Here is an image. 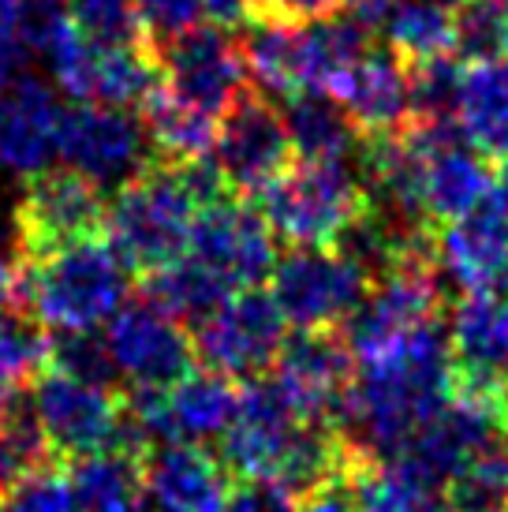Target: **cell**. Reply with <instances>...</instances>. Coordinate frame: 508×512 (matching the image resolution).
I'll return each mask as SVG.
<instances>
[{
    "instance_id": "ac0fdd59",
    "label": "cell",
    "mask_w": 508,
    "mask_h": 512,
    "mask_svg": "<svg viewBox=\"0 0 508 512\" xmlns=\"http://www.w3.org/2000/svg\"><path fill=\"white\" fill-rule=\"evenodd\" d=\"M456 385L501 393L508 378V299L501 292H464L445 322Z\"/></svg>"
},
{
    "instance_id": "ffe728a7",
    "label": "cell",
    "mask_w": 508,
    "mask_h": 512,
    "mask_svg": "<svg viewBox=\"0 0 508 512\" xmlns=\"http://www.w3.org/2000/svg\"><path fill=\"white\" fill-rule=\"evenodd\" d=\"M340 105L352 116L355 131L363 139H381L396 135L415 124L411 109V68L404 57H396L393 49H370L359 60V68L340 90Z\"/></svg>"
},
{
    "instance_id": "44dd1931",
    "label": "cell",
    "mask_w": 508,
    "mask_h": 512,
    "mask_svg": "<svg viewBox=\"0 0 508 512\" xmlns=\"http://www.w3.org/2000/svg\"><path fill=\"white\" fill-rule=\"evenodd\" d=\"M456 128L482 157H508V57L464 68Z\"/></svg>"
},
{
    "instance_id": "2e32d148",
    "label": "cell",
    "mask_w": 508,
    "mask_h": 512,
    "mask_svg": "<svg viewBox=\"0 0 508 512\" xmlns=\"http://www.w3.org/2000/svg\"><path fill=\"white\" fill-rule=\"evenodd\" d=\"M352 374L355 356L337 329H296V337H284L269 378L303 419L329 423Z\"/></svg>"
},
{
    "instance_id": "8992f818",
    "label": "cell",
    "mask_w": 508,
    "mask_h": 512,
    "mask_svg": "<svg viewBox=\"0 0 508 512\" xmlns=\"http://www.w3.org/2000/svg\"><path fill=\"white\" fill-rule=\"evenodd\" d=\"M288 322L266 288H240L191 326L195 359L232 382L258 378L273 367Z\"/></svg>"
},
{
    "instance_id": "cb8c5ba5",
    "label": "cell",
    "mask_w": 508,
    "mask_h": 512,
    "mask_svg": "<svg viewBox=\"0 0 508 512\" xmlns=\"http://www.w3.org/2000/svg\"><path fill=\"white\" fill-rule=\"evenodd\" d=\"M281 116L299 161H348L363 139L344 105L329 94H296L284 101Z\"/></svg>"
},
{
    "instance_id": "30bf717a",
    "label": "cell",
    "mask_w": 508,
    "mask_h": 512,
    "mask_svg": "<svg viewBox=\"0 0 508 512\" xmlns=\"http://www.w3.org/2000/svg\"><path fill=\"white\" fill-rule=\"evenodd\" d=\"M27 397L53 453L79 460L120 445L124 397L109 385L79 382L49 367L34 378Z\"/></svg>"
},
{
    "instance_id": "60d3db41",
    "label": "cell",
    "mask_w": 508,
    "mask_h": 512,
    "mask_svg": "<svg viewBox=\"0 0 508 512\" xmlns=\"http://www.w3.org/2000/svg\"><path fill=\"white\" fill-rule=\"evenodd\" d=\"M15 314V262H0V322Z\"/></svg>"
},
{
    "instance_id": "d6a6232c",
    "label": "cell",
    "mask_w": 508,
    "mask_h": 512,
    "mask_svg": "<svg viewBox=\"0 0 508 512\" xmlns=\"http://www.w3.org/2000/svg\"><path fill=\"white\" fill-rule=\"evenodd\" d=\"M456 15V49L452 57L467 64L508 57V0H471Z\"/></svg>"
},
{
    "instance_id": "b9f144b4",
    "label": "cell",
    "mask_w": 508,
    "mask_h": 512,
    "mask_svg": "<svg viewBox=\"0 0 508 512\" xmlns=\"http://www.w3.org/2000/svg\"><path fill=\"white\" fill-rule=\"evenodd\" d=\"M441 8H449V12H460V8H464V4H471V0H438Z\"/></svg>"
},
{
    "instance_id": "4fadbf2b",
    "label": "cell",
    "mask_w": 508,
    "mask_h": 512,
    "mask_svg": "<svg viewBox=\"0 0 508 512\" xmlns=\"http://www.w3.org/2000/svg\"><path fill=\"white\" fill-rule=\"evenodd\" d=\"M187 255L206 262L232 292L262 288L277 266V236L266 225L262 210H254L236 195L202 206L191 228Z\"/></svg>"
},
{
    "instance_id": "603a6c76",
    "label": "cell",
    "mask_w": 508,
    "mask_h": 512,
    "mask_svg": "<svg viewBox=\"0 0 508 512\" xmlns=\"http://www.w3.org/2000/svg\"><path fill=\"white\" fill-rule=\"evenodd\" d=\"M68 483L75 512H150L142 456L124 449H101L71 460Z\"/></svg>"
},
{
    "instance_id": "1f68e13d",
    "label": "cell",
    "mask_w": 508,
    "mask_h": 512,
    "mask_svg": "<svg viewBox=\"0 0 508 512\" xmlns=\"http://www.w3.org/2000/svg\"><path fill=\"white\" fill-rule=\"evenodd\" d=\"M452 505L467 512H505L508 505V438L482 449L449 483Z\"/></svg>"
},
{
    "instance_id": "3957f363",
    "label": "cell",
    "mask_w": 508,
    "mask_h": 512,
    "mask_svg": "<svg viewBox=\"0 0 508 512\" xmlns=\"http://www.w3.org/2000/svg\"><path fill=\"white\" fill-rule=\"evenodd\" d=\"M198 210L202 206L180 169L154 161L113 191V199L105 202L101 232L127 270L150 277L187 251Z\"/></svg>"
},
{
    "instance_id": "e575fe53",
    "label": "cell",
    "mask_w": 508,
    "mask_h": 512,
    "mask_svg": "<svg viewBox=\"0 0 508 512\" xmlns=\"http://www.w3.org/2000/svg\"><path fill=\"white\" fill-rule=\"evenodd\" d=\"M8 512H75L68 475H60L53 464L34 471L27 483H19L8 494Z\"/></svg>"
},
{
    "instance_id": "83f0119b",
    "label": "cell",
    "mask_w": 508,
    "mask_h": 512,
    "mask_svg": "<svg viewBox=\"0 0 508 512\" xmlns=\"http://www.w3.org/2000/svg\"><path fill=\"white\" fill-rule=\"evenodd\" d=\"M146 296L161 303L169 314H176L180 322L195 326L198 318H206L213 307H221L232 296V288L206 262H198L195 255L184 251L180 258H172L169 266H161L146 277Z\"/></svg>"
},
{
    "instance_id": "7bdbcfd3",
    "label": "cell",
    "mask_w": 508,
    "mask_h": 512,
    "mask_svg": "<svg viewBox=\"0 0 508 512\" xmlns=\"http://www.w3.org/2000/svg\"><path fill=\"white\" fill-rule=\"evenodd\" d=\"M494 292H501V296L508 299V266H505V273H501V281H497V288Z\"/></svg>"
},
{
    "instance_id": "6da1fadb",
    "label": "cell",
    "mask_w": 508,
    "mask_h": 512,
    "mask_svg": "<svg viewBox=\"0 0 508 512\" xmlns=\"http://www.w3.org/2000/svg\"><path fill=\"white\" fill-rule=\"evenodd\" d=\"M452 352L441 322L408 333L367 359L340 393L329 427L348 453V471L370 460H393L452 397Z\"/></svg>"
},
{
    "instance_id": "bcb514c9",
    "label": "cell",
    "mask_w": 508,
    "mask_h": 512,
    "mask_svg": "<svg viewBox=\"0 0 508 512\" xmlns=\"http://www.w3.org/2000/svg\"><path fill=\"white\" fill-rule=\"evenodd\" d=\"M501 404H505V412H508V378H505V385H501Z\"/></svg>"
},
{
    "instance_id": "52a82bcc",
    "label": "cell",
    "mask_w": 508,
    "mask_h": 512,
    "mask_svg": "<svg viewBox=\"0 0 508 512\" xmlns=\"http://www.w3.org/2000/svg\"><path fill=\"white\" fill-rule=\"evenodd\" d=\"M101 333L124 389H169L198 363L187 322L169 314L146 292L127 299Z\"/></svg>"
},
{
    "instance_id": "ba28073f",
    "label": "cell",
    "mask_w": 508,
    "mask_h": 512,
    "mask_svg": "<svg viewBox=\"0 0 508 512\" xmlns=\"http://www.w3.org/2000/svg\"><path fill=\"white\" fill-rule=\"evenodd\" d=\"M161 72V86L202 113L221 116L247 94V57L232 30L191 27L169 42L150 45Z\"/></svg>"
},
{
    "instance_id": "f6af8a7d",
    "label": "cell",
    "mask_w": 508,
    "mask_h": 512,
    "mask_svg": "<svg viewBox=\"0 0 508 512\" xmlns=\"http://www.w3.org/2000/svg\"><path fill=\"white\" fill-rule=\"evenodd\" d=\"M497 184H501L508 191V157H505V165H501V176H497Z\"/></svg>"
},
{
    "instance_id": "5bb4252c",
    "label": "cell",
    "mask_w": 508,
    "mask_h": 512,
    "mask_svg": "<svg viewBox=\"0 0 508 512\" xmlns=\"http://www.w3.org/2000/svg\"><path fill=\"white\" fill-rule=\"evenodd\" d=\"M292 154L296 150H292L281 109L266 94H243L217 124L213 161L232 195L258 199L292 165Z\"/></svg>"
},
{
    "instance_id": "7dc6e473",
    "label": "cell",
    "mask_w": 508,
    "mask_h": 512,
    "mask_svg": "<svg viewBox=\"0 0 508 512\" xmlns=\"http://www.w3.org/2000/svg\"><path fill=\"white\" fill-rule=\"evenodd\" d=\"M0 512H8V505H4V501H0Z\"/></svg>"
},
{
    "instance_id": "5b68a950",
    "label": "cell",
    "mask_w": 508,
    "mask_h": 512,
    "mask_svg": "<svg viewBox=\"0 0 508 512\" xmlns=\"http://www.w3.org/2000/svg\"><path fill=\"white\" fill-rule=\"evenodd\" d=\"M370 285V273L337 247H292L269 273V296L296 329H340Z\"/></svg>"
},
{
    "instance_id": "4316f807",
    "label": "cell",
    "mask_w": 508,
    "mask_h": 512,
    "mask_svg": "<svg viewBox=\"0 0 508 512\" xmlns=\"http://www.w3.org/2000/svg\"><path fill=\"white\" fill-rule=\"evenodd\" d=\"M359 512H430L438 505V486L404 456L370 460L348 471Z\"/></svg>"
},
{
    "instance_id": "7402d4cb",
    "label": "cell",
    "mask_w": 508,
    "mask_h": 512,
    "mask_svg": "<svg viewBox=\"0 0 508 512\" xmlns=\"http://www.w3.org/2000/svg\"><path fill=\"white\" fill-rule=\"evenodd\" d=\"M139 120L157 165H191V161L213 157L221 120L180 101L165 86H157L154 94L142 101Z\"/></svg>"
},
{
    "instance_id": "7c38bea8",
    "label": "cell",
    "mask_w": 508,
    "mask_h": 512,
    "mask_svg": "<svg viewBox=\"0 0 508 512\" xmlns=\"http://www.w3.org/2000/svg\"><path fill=\"white\" fill-rule=\"evenodd\" d=\"M105 221V195L98 184L71 169H45L30 176L15 206L19 258H42L64 243L98 236Z\"/></svg>"
},
{
    "instance_id": "d590c367",
    "label": "cell",
    "mask_w": 508,
    "mask_h": 512,
    "mask_svg": "<svg viewBox=\"0 0 508 512\" xmlns=\"http://www.w3.org/2000/svg\"><path fill=\"white\" fill-rule=\"evenodd\" d=\"M38 0H0V86L27 72V27Z\"/></svg>"
},
{
    "instance_id": "e0dca14e",
    "label": "cell",
    "mask_w": 508,
    "mask_h": 512,
    "mask_svg": "<svg viewBox=\"0 0 508 512\" xmlns=\"http://www.w3.org/2000/svg\"><path fill=\"white\" fill-rule=\"evenodd\" d=\"M441 277L464 292H494L508 266V191L501 184L486 199L434 232Z\"/></svg>"
},
{
    "instance_id": "d4e9b609",
    "label": "cell",
    "mask_w": 508,
    "mask_h": 512,
    "mask_svg": "<svg viewBox=\"0 0 508 512\" xmlns=\"http://www.w3.org/2000/svg\"><path fill=\"white\" fill-rule=\"evenodd\" d=\"M157 86H161V72H157L150 45H116V49L94 45V60H90V75H86V101L139 113L142 101L150 98Z\"/></svg>"
},
{
    "instance_id": "f546056e",
    "label": "cell",
    "mask_w": 508,
    "mask_h": 512,
    "mask_svg": "<svg viewBox=\"0 0 508 512\" xmlns=\"http://www.w3.org/2000/svg\"><path fill=\"white\" fill-rule=\"evenodd\" d=\"M45 341V329L23 314H8L0 322V419L23 397V385L42 374Z\"/></svg>"
},
{
    "instance_id": "836d02e7",
    "label": "cell",
    "mask_w": 508,
    "mask_h": 512,
    "mask_svg": "<svg viewBox=\"0 0 508 512\" xmlns=\"http://www.w3.org/2000/svg\"><path fill=\"white\" fill-rule=\"evenodd\" d=\"M68 15L71 23L83 30L86 42L101 45V49L150 45L139 23L135 0H68Z\"/></svg>"
},
{
    "instance_id": "ee69618b",
    "label": "cell",
    "mask_w": 508,
    "mask_h": 512,
    "mask_svg": "<svg viewBox=\"0 0 508 512\" xmlns=\"http://www.w3.org/2000/svg\"><path fill=\"white\" fill-rule=\"evenodd\" d=\"M430 512H467V509H460V505H452V501H449V505H434Z\"/></svg>"
},
{
    "instance_id": "ab89813d",
    "label": "cell",
    "mask_w": 508,
    "mask_h": 512,
    "mask_svg": "<svg viewBox=\"0 0 508 512\" xmlns=\"http://www.w3.org/2000/svg\"><path fill=\"white\" fill-rule=\"evenodd\" d=\"M202 19L221 30H236L251 19V0H202Z\"/></svg>"
},
{
    "instance_id": "d6986e66",
    "label": "cell",
    "mask_w": 508,
    "mask_h": 512,
    "mask_svg": "<svg viewBox=\"0 0 508 512\" xmlns=\"http://www.w3.org/2000/svg\"><path fill=\"white\" fill-rule=\"evenodd\" d=\"M150 512H225L232 498L225 464L202 445H154L142 456Z\"/></svg>"
},
{
    "instance_id": "4dcf8cb0",
    "label": "cell",
    "mask_w": 508,
    "mask_h": 512,
    "mask_svg": "<svg viewBox=\"0 0 508 512\" xmlns=\"http://www.w3.org/2000/svg\"><path fill=\"white\" fill-rule=\"evenodd\" d=\"M45 363L53 370H60V374L79 378V382L109 385V389L120 385V374H116V363L109 356V344H105L101 329L49 333V341H45Z\"/></svg>"
},
{
    "instance_id": "277c9868",
    "label": "cell",
    "mask_w": 508,
    "mask_h": 512,
    "mask_svg": "<svg viewBox=\"0 0 508 512\" xmlns=\"http://www.w3.org/2000/svg\"><path fill=\"white\" fill-rule=\"evenodd\" d=\"M273 236L292 247H333L367 214V187L348 161H296L258 195Z\"/></svg>"
},
{
    "instance_id": "7a4b0ae2",
    "label": "cell",
    "mask_w": 508,
    "mask_h": 512,
    "mask_svg": "<svg viewBox=\"0 0 508 512\" xmlns=\"http://www.w3.org/2000/svg\"><path fill=\"white\" fill-rule=\"evenodd\" d=\"M131 277L109 240L83 236L42 258H15V314L45 333L105 329L131 299Z\"/></svg>"
},
{
    "instance_id": "9a60e30c",
    "label": "cell",
    "mask_w": 508,
    "mask_h": 512,
    "mask_svg": "<svg viewBox=\"0 0 508 512\" xmlns=\"http://www.w3.org/2000/svg\"><path fill=\"white\" fill-rule=\"evenodd\" d=\"M64 120L60 90L34 72H19L0 86V172L15 180H30L53 169Z\"/></svg>"
},
{
    "instance_id": "8fae6325",
    "label": "cell",
    "mask_w": 508,
    "mask_h": 512,
    "mask_svg": "<svg viewBox=\"0 0 508 512\" xmlns=\"http://www.w3.org/2000/svg\"><path fill=\"white\" fill-rule=\"evenodd\" d=\"M303 423H311V419H303L288 404L281 385L269 374L247 378L240 385V408L221 438L217 460L240 483H277Z\"/></svg>"
},
{
    "instance_id": "8d00e7d4",
    "label": "cell",
    "mask_w": 508,
    "mask_h": 512,
    "mask_svg": "<svg viewBox=\"0 0 508 512\" xmlns=\"http://www.w3.org/2000/svg\"><path fill=\"white\" fill-rule=\"evenodd\" d=\"M146 42H169L202 23V0H135Z\"/></svg>"
},
{
    "instance_id": "9c48e42d",
    "label": "cell",
    "mask_w": 508,
    "mask_h": 512,
    "mask_svg": "<svg viewBox=\"0 0 508 512\" xmlns=\"http://www.w3.org/2000/svg\"><path fill=\"white\" fill-rule=\"evenodd\" d=\"M57 157L64 161V169L86 176L101 191H116L150 165V143L142 120L131 109L71 101L64 105L60 120Z\"/></svg>"
},
{
    "instance_id": "74e56055",
    "label": "cell",
    "mask_w": 508,
    "mask_h": 512,
    "mask_svg": "<svg viewBox=\"0 0 508 512\" xmlns=\"http://www.w3.org/2000/svg\"><path fill=\"white\" fill-rule=\"evenodd\" d=\"M344 0H251L254 23H314L337 15Z\"/></svg>"
},
{
    "instance_id": "484cf974",
    "label": "cell",
    "mask_w": 508,
    "mask_h": 512,
    "mask_svg": "<svg viewBox=\"0 0 508 512\" xmlns=\"http://www.w3.org/2000/svg\"><path fill=\"white\" fill-rule=\"evenodd\" d=\"M378 34L396 57L423 64L434 57H452L456 49V15L438 0H393Z\"/></svg>"
},
{
    "instance_id": "f1b7e54d",
    "label": "cell",
    "mask_w": 508,
    "mask_h": 512,
    "mask_svg": "<svg viewBox=\"0 0 508 512\" xmlns=\"http://www.w3.org/2000/svg\"><path fill=\"white\" fill-rule=\"evenodd\" d=\"M53 445L45 441L30 397H19L12 412L0 419V498H8L15 486L27 483L34 471L53 464Z\"/></svg>"
},
{
    "instance_id": "f35d334b",
    "label": "cell",
    "mask_w": 508,
    "mask_h": 512,
    "mask_svg": "<svg viewBox=\"0 0 508 512\" xmlns=\"http://www.w3.org/2000/svg\"><path fill=\"white\" fill-rule=\"evenodd\" d=\"M225 512H296V501L273 483H240Z\"/></svg>"
}]
</instances>
